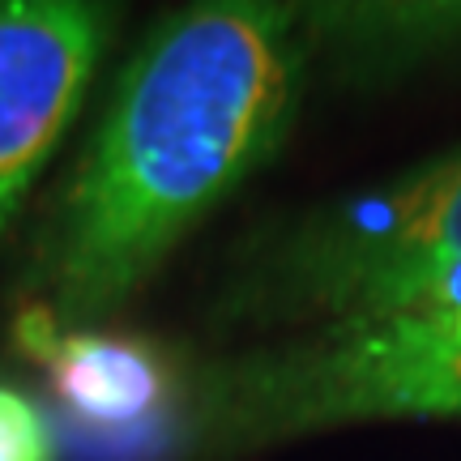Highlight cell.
<instances>
[{
  "instance_id": "7",
  "label": "cell",
  "mask_w": 461,
  "mask_h": 461,
  "mask_svg": "<svg viewBox=\"0 0 461 461\" xmlns=\"http://www.w3.org/2000/svg\"><path fill=\"white\" fill-rule=\"evenodd\" d=\"M0 461H56V436L34 402L0 384Z\"/></svg>"
},
{
  "instance_id": "4",
  "label": "cell",
  "mask_w": 461,
  "mask_h": 461,
  "mask_svg": "<svg viewBox=\"0 0 461 461\" xmlns=\"http://www.w3.org/2000/svg\"><path fill=\"white\" fill-rule=\"evenodd\" d=\"M107 26L77 0H0V235L82 107Z\"/></svg>"
},
{
  "instance_id": "2",
  "label": "cell",
  "mask_w": 461,
  "mask_h": 461,
  "mask_svg": "<svg viewBox=\"0 0 461 461\" xmlns=\"http://www.w3.org/2000/svg\"><path fill=\"white\" fill-rule=\"evenodd\" d=\"M218 291V321L261 342L457 299L461 146L278 222L235 252Z\"/></svg>"
},
{
  "instance_id": "6",
  "label": "cell",
  "mask_w": 461,
  "mask_h": 461,
  "mask_svg": "<svg viewBox=\"0 0 461 461\" xmlns=\"http://www.w3.org/2000/svg\"><path fill=\"white\" fill-rule=\"evenodd\" d=\"M316 60L359 77L461 51V5H299Z\"/></svg>"
},
{
  "instance_id": "1",
  "label": "cell",
  "mask_w": 461,
  "mask_h": 461,
  "mask_svg": "<svg viewBox=\"0 0 461 461\" xmlns=\"http://www.w3.org/2000/svg\"><path fill=\"white\" fill-rule=\"evenodd\" d=\"M299 5L210 0L141 39L56 201L34 303L90 330L282 146L312 82Z\"/></svg>"
},
{
  "instance_id": "3",
  "label": "cell",
  "mask_w": 461,
  "mask_h": 461,
  "mask_svg": "<svg viewBox=\"0 0 461 461\" xmlns=\"http://www.w3.org/2000/svg\"><path fill=\"white\" fill-rule=\"evenodd\" d=\"M184 397L188 457H240L363 423L461 419V295L257 342L197 372Z\"/></svg>"
},
{
  "instance_id": "5",
  "label": "cell",
  "mask_w": 461,
  "mask_h": 461,
  "mask_svg": "<svg viewBox=\"0 0 461 461\" xmlns=\"http://www.w3.org/2000/svg\"><path fill=\"white\" fill-rule=\"evenodd\" d=\"M17 342L48 367L65 406L68 440L90 461H129L171 428L180 380L158 346L103 330H56L31 308L17 321Z\"/></svg>"
}]
</instances>
